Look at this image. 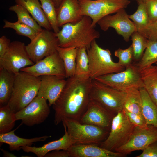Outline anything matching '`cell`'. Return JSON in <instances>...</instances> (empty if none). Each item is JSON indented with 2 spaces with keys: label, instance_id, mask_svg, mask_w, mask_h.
Segmentation results:
<instances>
[{
  "label": "cell",
  "instance_id": "cell-2",
  "mask_svg": "<svg viewBox=\"0 0 157 157\" xmlns=\"http://www.w3.org/2000/svg\"><path fill=\"white\" fill-rule=\"evenodd\" d=\"M92 20L83 15L78 22L67 23L55 35L58 40V46L62 48L84 47H90L92 42L99 38L100 33L92 26Z\"/></svg>",
  "mask_w": 157,
  "mask_h": 157
},
{
  "label": "cell",
  "instance_id": "cell-37",
  "mask_svg": "<svg viewBox=\"0 0 157 157\" xmlns=\"http://www.w3.org/2000/svg\"><path fill=\"white\" fill-rule=\"evenodd\" d=\"M124 111L130 121L135 127H146L148 125L142 113H136Z\"/></svg>",
  "mask_w": 157,
  "mask_h": 157
},
{
  "label": "cell",
  "instance_id": "cell-44",
  "mask_svg": "<svg viewBox=\"0 0 157 157\" xmlns=\"http://www.w3.org/2000/svg\"><path fill=\"white\" fill-rule=\"evenodd\" d=\"M138 4L140 3H146L148 0H136Z\"/></svg>",
  "mask_w": 157,
  "mask_h": 157
},
{
  "label": "cell",
  "instance_id": "cell-24",
  "mask_svg": "<svg viewBox=\"0 0 157 157\" xmlns=\"http://www.w3.org/2000/svg\"><path fill=\"white\" fill-rule=\"evenodd\" d=\"M15 74L0 68V107L7 105L10 98Z\"/></svg>",
  "mask_w": 157,
  "mask_h": 157
},
{
  "label": "cell",
  "instance_id": "cell-13",
  "mask_svg": "<svg viewBox=\"0 0 157 157\" xmlns=\"http://www.w3.org/2000/svg\"><path fill=\"white\" fill-rule=\"evenodd\" d=\"M157 140V127L151 125L146 127H135L129 140L115 151L124 155L137 150L143 151Z\"/></svg>",
  "mask_w": 157,
  "mask_h": 157
},
{
  "label": "cell",
  "instance_id": "cell-5",
  "mask_svg": "<svg viewBox=\"0 0 157 157\" xmlns=\"http://www.w3.org/2000/svg\"><path fill=\"white\" fill-rule=\"evenodd\" d=\"M126 95V91L115 89L95 79L92 80L90 100L115 114L123 110Z\"/></svg>",
  "mask_w": 157,
  "mask_h": 157
},
{
  "label": "cell",
  "instance_id": "cell-10",
  "mask_svg": "<svg viewBox=\"0 0 157 157\" xmlns=\"http://www.w3.org/2000/svg\"><path fill=\"white\" fill-rule=\"evenodd\" d=\"M58 40L55 33L43 29L26 46L31 60L35 63L57 51Z\"/></svg>",
  "mask_w": 157,
  "mask_h": 157
},
{
  "label": "cell",
  "instance_id": "cell-23",
  "mask_svg": "<svg viewBox=\"0 0 157 157\" xmlns=\"http://www.w3.org/2000/svg\"><path fill=\"white\" fill-rule=\"evenodd\" d=\"M140 70L144 88L157 106V65H152Z\"/></svg>",
  "mask_w": 157,
  "mask_h": 157
},
{
  "label": "cell",
  "instance_id": "cell-33",
  "mask_svg": "<svg viewBox=\"0 0 157 157\" xmlns=\"http://www.w3.org/2000/svg\"><path fill=\"white\" fill-rule=\"evenodd\" d=\"M44 13L54 32L60 30L57 21L56 8L52 0H39Z\"/></svg>",
  "mask_w": 157,
  "mask_h": 157
},
{
  "label": "cell",
  "instance_id": "cell-32",
  "mask_svg": "<svg viewBox=\"0 0 157 157\" xmlns=\"http://www.w3.org/2000/svg\"><path fill=\"white\" fill-rule=\"evenodd\" d=\"M157 62V41L148 40L147 47L141 59L136 64L140 70Z\"/></svg>",
  "mask_w": 157,
  "mask_h": 157
},
{
  "label": "cell",
  "instance_id": "cell-36",
  "mask_svg": "<svg viewBox=\"0 0 157 157\" xmlns=\"http://www.w3.org/2000/svg\"><path fill=\"white\" fill-rule=\"evenodd\" d=\"M114 54L119 58V63L125 68L133 63V53L131 45L126 49H118L115 51Z\"/></svg>",
  "mask_w": 157,
  "mask_h": 157
},
{
  "label": "cell",
  "instance_id": "cell-40",
  "mask_svg": "<svg viewBox=\"0 0 157 157\" xmlns=\"http://www.w3.org/2000/svg\"><path fill=\"white\" fill-rule=\"evenodd\" d=\"M148 39L157 41V20L150 22L148 28Z\"/></svg>",
  "mask_w": 157,
  "mask_h": 157
},
{
  "label": "cell",
  "instance_id": "cell-21",
  "mask_svg": "<svg viewBox=\"0 0 157 157\" xmlns=\"http://www.w3.org/2000/svg\"><path fill=\"white\" fill-rule=\"evenodd\" d=\"M17 128L6 133L0 134V142L6 143L9 145L11 151H19L21 147L26 146H31L34 142L44 141L50 136H44L30 139L21 138L15 134L14 132Z\"/></svg>",
  "mask_w": 157,
  "mask_h": 157
},
{
  "label": "cell",
  "instance_id": "cell-31",
  "mask_svg": "<svg viewBox=\"0 0 157 157\" xmlns=\"http://www.w3.org/2000/svg\"><path fill=\"white\" fill-rule=\"evenodd\" d=\"M15 113L8 104L0 108V134L11 131L16 121Z\"/></svg>",
  "mask_w": 157,
  "mask_h": 157
},
{
  "label": "cell",
  "instance_id": "cell-25",
  "mask_svg": "<svg viewBox=\"0 0 157 157\" xmlns=\"http://www.w3.org/2000/svg\"><path fill=\"white\" fill-rule=\"evenodd\" d=\"M140 90L142 101V114L147 125L157 127V106L144 87L140 88Z\"/></svg>",
  "mask_w": 157,
  "mask_h": 157
},
{
  "label": "cell",
  "instance_id": "cell-6",
  "mask_svg": "<svg viewBox=\"0 0 157 157\" xmlns=\"http://www.w3.org/2000/svg\"><path fill=\"white\" fill-rule=\"evenodd\" d=\"M74 144H100L107 138L110 131L92 125L82 124L72 119L63 120Z\"/></svg>",
  "mask_w": 157,
  "mask_h": 157
},
{
  "label": "cell",
  "instance_id": "cell-8",
  "mask_svg": "<svg viewBox=\"0 0 157 157\" xmlns=\"http://www.w3.org/2000/svg\"><path fill=\"white\" fill-rule=\"evenodd\" d=\"M95 79L117 90L126 91L132 88H144L140 70L136 64L132 63L124 70L96 78Z\"/></svg>",
  "mask_w": 157,
  "mask_h": 157
},
{
  "label": "cell",
  "instance_id": "cell-18",
  "mask_svg": "<svg viewBox=\"0 0 157 157\" xmlns=\"http://www.w3.org/2000/svg\"><path fill=\"white\" fill-rule=\"evenodd\" d=\"M70 157H122L124 155L112 151L95 144H78L72 145L67 150Z\"/></svg>",
  "mask_w": 157,
  "mask_h": 157
},
{
  "label": "cell",
  "instance_id": "cell-1",
  "mask_svg": "<svg viewBox=\"0 0 157 157\" xmlns=\"http://www.w3.org/2000/svg\"><path fill=\"white\" fill-rule=\"evenodd\" d=\"M92 79L90 77L74 75L67 78L59 97L52 105L54 123L57 125L65 119L79 122L89 101Z\"/></svg>",
  "mask_w": 157,
  "mask_h": 157
},
{
  "label": "cell",
  "instance_id": "cell-30",
  "mask_svg": "<svg viewBox=\"0 0 157 157\" xmlns=\"http://www.w3.org/2000/svg\"><path fill=\"white\" fill-rule=\"evenodd\" d=\"M79 77H90L89 59L87 48L84 47L77 48L75 75Z\"/></svg>",
  "mask_w": 157,
  "mask_h": 157
},
{
  "label": "cell",
  "instance_id": "cell-28",
  "mask_svg": "<svg viewBox=\"0 0 157 157\" xmlns=\"http://www.w3.org/2000/svg\"><path fill=\"white\" fill-rule=\"evenodd\" d=\"M126 92V97L123 110L133 113H142V101L140 89L132 88Z\"/></svg>",
  "mask_w": 157,
  "mask_h": 157
},
{
  "label": "cell",
  "instance_id": "cell-27",
  "mask_svg": "<svg viewBox=\"0 0 157 157\" xmlns=\"http://www.w3.org/2000/svg\"><path fill=\"white\" fill-rule=\"evenodd\" d=\"M57 50L63 61L66 78L74 75L77 48H62L58 46Z\"/></svg>",
  "mask_w": 157,
  "mask_h": 157
},
{
  "label": "cell",
  "instance_id": "cell-43",
  "mask_svg": "<svg viewBox=\"0 0 157 157\" xmlns=\"http://www.w3.org/2000/svg\"><path fill=\"white\" fill-rule=\"evenodd\" d=\"M62 0H52L56 8H58Z\"/></svg>",
  "mask_w": 157,
  "mask_h": 157
},
{
  "label": "cell",
  "instance_id": "cell-14",
  "mask_svg": "<svg viewBox=\"0 0 157 157\" xmlns=\"http://www.w3.org/2000/svg\"><path fill=\"white\" fill-rule=\"evenodd\" d=\"M116 13L113 15H109L104 17L97 24L104 31L110 27L114 28L125 41L128 42L132 34L136 31L135 26L124 8H121Z\"/></svg>",
  "mask_w": 157,
  "mask_h": 157
},
{
  "label": "cell",
  "instance_id": "cell-16",
  "mask_svg": "<svg viewBox=\"0 0 157 157\" xmlns=\"http://www.w3.org/2000/svg\"><path fill=\"white\" fill-rule=\"evenodd\" d=\"M115 115L98 103L90 100L79 122L97 126L110 131L113 119Z\"/></svg>",
  "mask_w": 157,
  "mask_h": 157
},
{
  "label": "cell",
  "instance_id": "cell-11",
  "mask_svg": "<svg viewBox=\"0 0 157 157\" xmlns=\"http://www.w3.org/2000/svg\"><path fill=\"white\" fill-rule=\"evenodd\" d=\"M26 46L19 41L11 42L4 55L0 57V68L16 74L21 69L34 65L35 63L27 53Z\"/></svg>",
  "mask_w": 157,
  "mask_h": 157
},
{
  "label": "cell",
  "instance_id": "cell-29",
  "mask_svg": "<svg viewBox=\"0 0 157 157\" xmlns=\"http://www.w3.org/2000/svg\"><path fill=\"white\" fill-rule=\"evenodd\" d=\"M9 9L16 13L18 18V22L28 25L37 32H40L42 30V27L30 15L26 9L22 6L16 4L10 6Z\"/></svg>",
  "mask_w": 157,
  "mask_h": 157
},
{
  "label": "cell",
  "instance_id": "cell-20",
  "mask_svg": "<svg viewBox=\"0 0 157 157\" xmlns=\"http://www.w3.org/2000/svg\"><path fill=\"white\" fill-rule=\"evenodd\" d=\"M63 124L65 134L59 139L45 144L43 146L37 147L26 146L21 147L25 152H32L38 157H44L48 153L54 150H67L74 142L67 131L66 126Z\"/></svg>",
  "mask_w": 157,
  "mask_h": 157
},
{
  "label": "cell",
  "instance_id": "cell-42",
  "mask_svg": "<svg viewBox=\"0 0 157 157\" xmlns=\"http://www.w3.org/2000/svg\"><path fill=\"white\" fill-rule=\"evenodd\" d=\"M45 157H70L68 151L66 150H54L49 152L45 156Z\"/></svg>",
  "mask_w": 157,
  "mask_h": 157
},
{
  "label": "cell",
  "instance_id": "cell-22",
  "mask_svg": "<svg viewBox=\"0 0 157 157\" xmlns=\"http://www.w3.org/2000/svg\"><path fill=\"white\" fill-rule=\"evenodd\" d=\"M39 0H15L17 4L26 8L38 24L49 30L52 29L51 26L42 8Z\"/></svg>",
  "mask_w": 157,
  "mask_h": 157
},
{
  "label": "cell",
  "instance_id": "cell-26",
  "mask_svg": "<svg viewBox=\"0 0 157 157\" xmlns=\"http://www.w3.org/2000/svg\"><path fill=\"white\" fill-rule=\"evenodd\" d=\"M135 26L136 31L148 39V28L150 22L147 11L146 3H140L136 11L129 15Z\"/></svg>",
  "mask_w": 157,
  "mask_h": 157
},
{
  "label": "cell",
  "instance_id": "cell-12",
  "mask_svg": "<svg viewBox=\"0 0 157 157\" xmlns=\"http://www.w3.org/2000/svg\"><path fill=\"white\" fill-rule=\"evenodd\" d=\"M44 98L37 96L27 106L15 113L16 120L32 126L44 122L48 117L50 110Z\"/></svg>",
  "mask_w": 157,
  "mask_h": 157
},
{
  "label": "cell",
  "instance_id": "cell-7",
  "mask_svg": "<svg viewBox=\"0 0 157 157\" xmlns=\"http://www.w3.org/2000/svg\"><path fill=\"white\" fill-rule=\"evenodd\" d=\"M135 127L122 110L113 118L108 135L101 143L100 146L115 151L127 142Z\"/></svg>",
  "mask_w": 157,
  "mask_h": 157
},
{
  "label": "cell",
  "instance_id": "cell-39",
  "mask_svg": "<svg viewBox=\"0 0 157 157\" xmlns=\"http://www.w3.org/2000/svg\"><path fill=\"white\" fill-rule=\"evenodd\" d=\"M137 157H157V140L149 145Z\"/></svg>",
  "mask_w": 157,
  "mask_h": 157
},
{
  "label": "cell",
  "instance_id": "cell-9",
  "mask_svg": "<svg viewBox=\"0 0 157 157\" xmlns=\"http://www.w3.org/2000/svg\"><path fill=\"white\" fill-rule=\"evenodd\" d=\"M78 0L81 15L90 17L92 20V26L94 28L101 19L126 8L131 2L129 0Z\"/></svg>",
  "mask_w": 157,
  "mask_h": 157
},
{
  "label": "cell",
  "instance_id": "cell-15",
  "mask_svg": "<svg viewBox=\"0 0 157 157\" xmlns=\"http://www.w3.org/2000/svg\"><path fill=\"white\" fill-rule=\"evenodd\" d=\"M20 71L36 76L53 75L66 78L63 62L57 51L33 65L21 69Z\"/></svg>",
  "mask_w": 157,
  "mask_h": 157
},
{
  "label": "cell",
  "instance_id": "cell-17",
  "mask_svg": "<svg viewBox=\"0 0 157 157\" xmlns=\"http://www.w3.org/2000/svg\"><path fill=\"white\" fill-rule=\"evenodd\" d=\"M40 83L37 96L47 100L49 106L59 97L66 83L65 78L53 75L40 76Z\"/></svg>",
  "mask_w": 157,
  "mask_h": 157
},
{
  "label": "cell",
  "instance_id": "cell-41",
  "mask_svg": "<svg viewBox=\"0 0 157 157\" xmlns=\"http://www.w3.org/2000/svg\"><path fill=\"white\" fill-rule=\"evenodd\" d=\"M10 43V40L6 36L3 35L0 38V57L4 55Z\"/></svg>",
  "mask_w": 157,
  "mask_h": 157
},
{
  "label": "cell",
  "instance_id": "cell-3",
  "mask_svg": "<svg viewBox=\"0 0 157 157\" xmlns=\"http://www.w3.org/2000/svg\"><path fill=\"white\" fill-rule=\"evenodd\" d=\"M40 83V76L20 71L15 75L10 98L8 104L15 113L20 110L37 96Z\"/></svg>",
  "mask_w": 157,
  "mask_h": 157
},
{
  "label": "cell",
  "instance_id": "cell-45",
  "mask_svg": "<svg viewBox=\"0 0 157 157\" xmlns=\"http://www.w3.org/2000/svg\"><path fill=\"white\" fill-rule=\"evenodd\" d=\"M155 64L156 65H157V62L155 63Z\"/></svg>",
  "mask_w": 157,
  "mask_h": 157
},
{
  "label": "cell",
  "instance_id": "cell-4",
  "mask_svg": "<svg viewBox=\"0 0 157 157\" xmlns=\"http://www.w3.org/2000/svg\"><path fill=\"white\" fill-rule=\"evenodd\" d=\"M89 59L90 78L93 79L101 76L122 71L125 67L114 62L108 49H104L97 44L95 39L87 49Z\"/></svg>",
  "mask_w": 157,
  "mask_h": 157
},
{
  "label": "cell",
  "instance_id": "cell-46",
  "mask_svg": "<svg viewBox=\"0 0 157 157\" xmlns=\"http://www.w3.org/2000/svg\"></svg>",
  "mask_w": 157,
  "mask_h": 157
},
{
  "label": "cell",
  "instance_id": "cell-38",
  "mask_svg": "<svg viewBox=\"0 0 157 157\" xmlns=\"http://www.w3.org/2000/svg\"><path fill=\"white\" fill-rule=\"evenodd\" d=\"M146 4L147 13L150 22L157 20V0H148Z\"/></svg>",
  "mask_w": 157,
  "mask_h": 157
},
{
  "label": "cell",
  "instance_id": "cell-35",
  "mask_svg": "<svg viewBox=\"0 0 157 157\" xmlns=\"http://www.w3.org/2000/svg\"><path fill=\"white\" fill-rule=\"evenodd\" d=\"M4 22L3 28H12L17 34L27 37L31 40H33L38 33L28 25L17 21L11 22L5 20Z\"/></svg>",
  "mask_w": 157,
  "mask_h": 157
},
{
  "label": "cell",
  "instance_id": "cell-34",
  "mask_svg": "<svg viewBox=\"0 0 157 157\" xmlns=\"http://www.w3.org/2000/svg\"><path fill=\"white\" fill-rule=\"evenodd\" d=\"M133 60L138 62L141 59L147 44L148 39L140 34L138 32H134L131 35Z\"/></svg>",
  "mask_w": 157,
  "mask_h": 157
},
{
  "label": "cell",
  "instance_id": "cell-19",
  "mask_svg": "<svg viewBox=\"0 0 157 157\" xmlns=\"http://www.w3.org/2000/svg\"><path fill=\"white\" fill-rule=\"evenodd\" d=\"M81 7L78 0H62L56 8L58 25L59 27L67 23H76L83 16L81 13Z\"/></svg>",
  "mask_w": 157,
  "mask_h": 157
}]
</instances>
